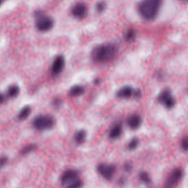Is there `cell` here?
<instances>
[{
    "mask_svg": "<svg viewBox=\"0 0 188 188\" xmlns=\"http://www.w3.org/2000/svg\"><path fill=\"white\" fill-rule=\"evenodd\" d=\"M117 49L112 44L99 45L95 47L92 52V58L99 63L107 62L115 57Z\"/></svg>",
    "mask_w": 188,
    "mask_h": 188,
    "instance_id": "1",
    "label": "cell"
},
{
    "mask_svg": "<svg viewBox=\"0 0 188 188\" xmlns=\"http://www.w3.org/2000/svg\"><path fill=\"white\" fill-rule=\"evenodd\" d=\"M161 3L162 0H143L139 4V12L144 19H154L159 11Z\"/></svg>",
    "mask_w": 188,
    "mask_h": 188,
    "instance_id": "2",
    "label": "cell"
},
{
    "mask_svg": "<svg viewBox=\"0 0 188 188\" xmlns=\"http://www.w3.org/2000/svg\"><path fill=\"white\" fill-rule=\"evenodd\" d=\"M61 180L63 185H67L69 188H78L83 184L82 181L79 178L78 172L73 169L67 170L64 172Z\"/></svg>",
    "mask_w": 188,
    "mask_h": 188,
    "instance_id": "3",
    "label": "cell"
},
{
    "mask_svg": "<svg viewBox=\"0 0 188 188\" xmlns=\"http://www.w3.org/2000/svg\"><path fill=\"white\" fill-rule=\"evenodd\" d=\"M54 119L51 116L41 115L37 116L33 121V125L40 131L49 130L54 127Z\"/></svg>",
    "mask_w": 188,
    "mask_h": 188,
    "instance_id": "4",
    "label": "cell"
},
{
    "mask_svg": "<svg viewBox=\"0 0 188 188\" xmlns=\"http://www.w3.org/2000/svg\"><path fill=\"white\" fill-rule=\"evenodd\" d=\"M36 27L39 31L47 32L52 28L54 26V21L50 17L38 12L36 13Z\"/></svg>",
    "mask_w": 188,
    "mask_h": 188,
    "instance_id": "5",
    "label": "cell"
},
{
    "mask_svg": "<svg viewBox=\"0 0 188 188\" xmlns=\"http://www.w3.org/2000/svg\"><path fill=\"white\" fill-rule=\"evenodd\" d=\"M158 101L168 109L172 108L176 104L175 99L172 96L170 91L168 89H166L160 93L158 96Z\"/></svg>",
    "mask_w": 188,
    "mask_h": 188,
    "instance_id": "6",
    "label": "cell"
},
{
    "mask_svg": "<svg viewBox=\"0 0 188 188\" xmlns=\"http://www.w3.org/2000/svg\"><path fill=\"white\" fill-rule=\"evenodd\" d=\"M97 171L99 174L107 180L112 178L115 172V167L112 165L102 163L98 166Z\"/></svg>",
    "mask_w": 188,
    "mask_h": 188,
    "instance_id": "7",
    "label": "cell"
},
{
    "mask_svg": "<svg viewBox=\"0 0 188 188\" xmlns=\"http://www.w3.org/2000/svg\"><path fill=\"white\" fill-rule=\"evenodd\" d=\"M183 176V171L179 168H176L172 171L169 176H168L167 180V186H172L178 183L181 179Z\"/></svg>",
    "mask_w": 188,
    "mask_h": 188,
    "instance_id": "8",
    "label": "cell"
},
{
    "mask_svg": "<svg viewBox=\"0 0 188 188\" xmlns=\"http://www.w3.org/2000/svg\"><path fill=\"white\" fill-rule=\"evenodd\" d=\"M64 66V59L62 56H59L55 59L51 67V73L54 76L61 73Z\"/></svg>",
    "mask_w": 188,
    "mask_h": 188,
    "instance_id": "9",
    "label": "cell"
},
{
    "mask_svg": "<svg viewBox=\"0 0 188 188\" xmlns=\"http://www.w3.org/2000/svg\"><path fill=\"white\" fill-rule=\"evenodd\" d=\"M72 12L73 16L76 18H83L87 14V7L82 3H78L73 7Z\"/></svg>",
    "mask_w": 188,
    "mask_h": 188,
    "instance_id": "10",
    "label": "cell"
},
{
    "mask_svg": "<svg viewBox=\"0 0 188 188\" xmlns=\"http://www.w3.org/2000/svg\"><path fill=\"white\" fill-rule=\"evenodd\" d=\"M135 90L130 86H125L121 88L117 93V96L120 98L128 99L134 96Z\"/></svg>",
    "mask_w": 188,
    "mask_h": 188,
    "instance_id": "11",
    "label": "cell"
},
{
    "mask_svg": "<svg viewBox=\"0 0 188 188\" xmlns=\"http://www.w3.org/2000/svg\"><path fill=\"white\" fill-rule=\"evenodd\" d=\"M142 120L139 115H133L128 120V124L132 129H136L141 125Z\"/></svg>",
    "mask_w": 188,
    "mask_h": 188,
    "instance_id": "12",
    "label": "cell"
},
{
    "mask_svg": "<svg viewBox=\"0 0 188 188\" xmlns=\"http://www.w3.org/2000/svg\"><path fill=\"white\" fill-rule=\"evenodd\" d=\"M86 131L84 130H80L77 132L74 135V140L76 143L79 145L84 143L86 139Z\"/></svg>",
    "mask_w": 188,
    "mask_h": 188,
    "instance_id": "13",
    "label": "cell"
},
{
    "mask_svg": "<svg viewBox=\"0 0 188 188\" xmlns=\"http://www.w3.org/2000/svg\"><path fill=\"white\" fill-rule=\"evenodd\" d=\"M85 92L84 87L80 86H75L71 88L69 91V94L72 96H78L82 95Z\"/></svg>",
    "mask_w": 188,
    "mask_h": 188,
    "instance_id": "14",
    "label": "cell"
},
{
    "mask_svg": "<svg viewBox=\"0 0 188 188\" xmlns=\"http://www.w3.org/2000/svg\"><path fill=\"white\" fill-rule=\"evenodd\" d=\"M122 133V126L120 125H116L112 127L110 132V137L112 139H115L120 136Z\"/></svg>",
    "mask_w": 188,
    "mask_h": 188,
    "instance_id": "15",
    "label": "cell"
},
{
    "mask_svg": "<svg viewBox=\"0 0 188 188\" xmlns=\"http://www.w3.org/2000/svg\"><path fill=\"white\" fill-rule=\"evenodd\" d=\"M31 113V107L29 106H26L24 108L22 109V110L21 111L19 115H18V118L21 120L26 119V118L28 117V116L30 115Z\"/></svg>",
    "mask_w": 188,
    "mask_h": 188,
    "instance_id": "16",
    "label": "cell"
},
{
    "mask_svg": "<svg viewBox=\"0 0 188 188\" xmlns=\"http://www.w3.org/2000/svg\"><path fill=\"white\" fill-rule=\"evenodd\" d=\"M19 92V88L16 86H13L9 88L8 90V94L11 97H14L16 96Z\"/></svg>",
    "mask_w": 188,
    "mask_h": 188,
    "instance_id": "17",
    "label": "cell"
},
{
    "mask_svg": "<svg viewBox=\"0 0 188 188\" xmlns=\"http://www.w3.org/2000/svg\"><path fill=\"white\" fill-rule=\"evenodd\" d=\"M139 178L141 181L146 184L150 183L151 181L150 178L148 174L145 172H142L139 174Z\"/></svg>",
    "mask_w": 188,
    "mask_h": 188,
    "instance_id": "18",
    "label": "cell"
},
{
    "mask_svg": "<svg viewBox=\"0 0 188 188\" xmlns=\"http://www.w3.org/2000/svg\"><path fill=\"white\" fill-rule=\"evenodd\" d=\"M139 144V140L137 138H134L132 140V141H130L129 144V148L130 150H134L135 148L137 147V146H138Z\"/></svg>",
    "mask_w": 188,
    "mask_h": 188,
    "instance_id": "19",
    "label": "cell"
},
{
    "mask_svg": "<svg viewBox=\"0 0 188 188\" xmlns=\"http://www.w3.org/2000/svg\"><path fill=\"white\" fill-rule=\"evenodd\" d=\"M36 148L35 145H30L28 146L25 147L21 151V153L22 154H26L28 153L29 152H31L32 151L34 150Z\"/></svg>",
    "mask_w": 188,
    "mask_h": 188,
    "instance_id": "20",
    "label": "cell"
},
{
    "mask_svg": "<svg viewBox=\"0 0 188 188\" xmlns=\"http://www.w3.org/2000/svg\"><path fill=\"white\" fill-rule=\"evenodd\" d=\"M181 147L183 150L188 151V136L185 137L182 139Z\"/></svg>",
    "mask_w": 188,
    "mask_h": 188,
    "instance_id": "21",
    "label": "cell"
},
{
    "mask_svg": "<svg viewBox=\"0 0 188 188\" xmlns=\"http://www.w3.org/2000/svg\"><path fill=\"white\" fill-rule=\"evenodd\" d=\"M106 7V4L104 2L99 3L97 5V10L99 12H102Z\"/></svg>",
    "mask_w": 188,
    "mask_h": 188,
    "instance_id": "22",
    "label": "cell"
},
{
    "mask_svg": "<svg viewBox=\"0 0 188 188\" xmlns=\"http://www.w3.org/2000/svg\"><path fill=\"white\" fill-rule=\"evenodd\" d=\"M134 36H135V32L133 30H130L128 31V32L127 33L126 38L128 40H130L134 38Z\"/></svg>",
    "mask_w": 188,
    "mask_h": 188,
    "instance_id": "23",
    "label": "cell"
},
{
    "mask_svg": "<svg viewBox=\"0 0 188 188\" xmlns=\"http://www.w3.org/2000/svg\"><path fill=\"white\" fill-rule=\"evenodd\" d=\"M4 101V96L2 94H0V104L2 103Z\"/></svg>",
    "mask_w": 188,
    "mask_h": 188,
    "instance_id": "24",
    "label": "cell"
},
{
    "mask_svg": "<svg viewBox=\"0 0 188 188\" xmlns=\"http://www.w3.org/2000/svg\"><path fill=\"white\" fill-rule=\"evenodd\" d=\"M3 0H0V6H1V4H2V3L3 2Z\"/></svg>",
    "mask_w": 188,
    "mask_h": 188,
    "instance_id": "25",
    "label": "cell"
},
{
    "mask_svg": "<svg viewBox=\"0 0 188 188\" xmlns=\"http://www.w3.org/2000/svg\"><path fill=\"white\" fill-rule=\"evenodd\" d=\"M184 1H188V0H184Z\"/></svg>",
    "mask_w": 188,
    "mask_h": 188,
    "instance_id": "26",
    "label": "cell"
}]
</instances>
